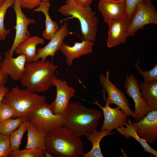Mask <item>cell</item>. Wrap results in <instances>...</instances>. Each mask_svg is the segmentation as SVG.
<instances>
[{
	"label": "cell",
	"instance_id": "obj_24",
	"mask_svg": "<svg viewBox=\"0 0 157 157\" xmlns=\"http://www.w3.org/2000/svg\"><path fill=\"white\" fill-rule=\"evenodd\" d=\"M115 132L108 131H98L97 130L87 135L88 140L92 144V148L88 152L84 154L83 157H103L100 147V143L102 139L105 136L113 134Z\"/></svg>",
	"mask_w": 157,
	"mask_h": 157
},
{
	"label": "cell",
	"instance_id": "obj_39",
	"mask_svg": "<svg viewBox=\"0 0 157 157\" xmlns=\"http://www.w3.org/2000/svg\"><path fill=\"white\" fill-rule=\"evenodd\" d=\"M2 60V57L1 54L0 52V62H1Z\"/></svg>",
	"mask_w": 157,
	"mask_h": 157
},
{
	"label": "cell",
	"instance_id": "obj_35",
	"mask_svg": "<svg viewBox=\"0 0 157 157\" xmlns=\"http://www.w3.org/2000/svg\"><path fill=\"white\" fill-rule=\"evenodd\" d=\"M76 3L78 5L84 8L90 7L92 0H74Z\"/></svg>",
	"mask_w": 157,
	"mask_h": 157
},
{
	"label": "cell",
	"instance_id": "obj_28",
	"mask_svg": "<svg viewBox=\"0 0 157 157\" xmlns=\"http://www.w3.org/2000/svg\"><path fill=\"white\" fill-rule=\"evenodd\" d=\"M10 157H44V150L34 148H26L12 151Z\"/></svg>",
	"mask_w": 157,
	"mask_h": 157
},
{
	"label": "cell",
	"instance_id": "obj_34",
	"mask_svg": "<svg viewBox=\"0 0 157 157\" xmlns=\"http://www.w3.org/2000/svg\"><path fill=\"white\" fill-rule=\"evenodd\" d=\"M9 90V88L4 84L0 85V104L3 98Z\"/></svg>",
	"mask_w": 157,
	"mask_h": 157
},
{
	"label": "cell",
	"instance_id": "obj_31",
	"mask_svg": "<svg viewBox=\"0 0 157 157\" xmlns=\"http://www.w3.org/2000/svg\"><path fill=\"white\" fill-rule=\"evenodd\" d=\"M15 115L14 108L11 106L1 102L0 104V122L6 119L13 118Z\"/></svg>",
	"mask_w": 157,
	"mask_h": 157
},
{
	"label": "cell",
	"instance_id": "obj_26",
	"mask_svg": "<svg viewBox=\"0 0 157 157\" xmlns=\"http://www.w3.org/2000/svg\"><path fill=\"white\" fill-rule=\"evenodd\" d=\"M14 0H5L0 7V41L4 40L9 34L11 30L6 29L4 26V20L8 10L13 7Z\"/></svg>",
	"mask_w": 157,
	"mask_h": 157
},
{
	"label": "cell",
	"instance_id": "obj_5",
	"mask_svg": "<svg viewBox=\"0 0 157 157\" xmlns=\"http://www.w3.org/2000/svg\"><path fill=\"white\" fill-rule=\"evenodd\" d=\"M58 11L63 15L78 19L80 22L81 34L83 40L94 42L95 41L99 19L95 13L89 7H82L74 0L61 6Z\"/></svg>",
	"mask_w": 157,
	"mask_h": 157
},
{
	"label": "cell",
	"instance_id": "obj_22",
	"mask_svg": "<svg viewBox=\"0 0 157 157\" xmlns=\"http://www.w3.org/2000/svg\"><path fill=\"white\" fill-rule=\"evenodd\" d=\"M131 119L129 118L127 124L125 126L122 125L116 129L122 135L127 139L131 137L133 138L138 142L143 147L144 151L152 154L157 157V151L151 147L146 141L140 137L137 134L135 129L132 124Z\"/></svg>",
	"mask_w": 157,
	"mask_h": 157
},
{
	"label": "cell",
	"instance_id": "obj_36",
	"mask_svg": "<svg viewBox=\"0 0 157 157\" xmlns=\"http://www.w3.org/2000/svg\"><path fill=\"white\" fill-rule=\"evenodd\" d=\"M9 76L0 70V85L4 84L8 78Z\"/></svg>",
	"mask_w": 157,
	"mask_h": 157
},
{
	"label": "cell",
	"instance_id": "obj_3",
	"mask_svg": "<svg viewBox=\"0 0 157 157\" xmlns=\"http://www.w3.org/2000/svg\"><path fill=\"white\" fill-rule=\"evenodd\" d=\"M44 150L58 157H79L84 154L80 137L63 126L46 135Z\"/></svg>",
	"mask_w": 157,
	"mask_h": 157
},
{
	"label": "cell",
	"instance_id": "obj_6",
	"mask_svg": "<svg viewBox=\"0 0 157 157\" xmlns=\"http://www.w3.org/2000/svg\"><path fill=\"white\" fill-rule=\"evenodd\" d=\"M46 102L37 108L31 115L28 121L35 128L46 135L63 126L62 114H53Z\"/></svg>",
	"mask_w": 157,
	"mask_h": 157
},
{
	"label": "cell",
	"instance_id": "obj_9",
	"mask_svg": "<svg viewBox=\"0 0 157 157\" xmlns=\"http://www.w3.org/2000/svg\"><path fill=\"white\" fill-rule=\"evenodd\" d=\"M124 86L126 93L134 101L135 110L133 117L135 121H138L151 110L141 95L138 81L133 74H126Z\"/></svg>",
	"mask_w": 157,
	"mask_h": 157
},
{
	"label": "cell",
	"instance_id": "obj_11",
	"mask_svg": "<svg viewBox=\"0 0 157 157\" xmlns=\"http://www.w3.org/2000/svg\"><path fill=\"white\" fill-rule=\"evenodd\" d=\"M137 134L149 144L157 140V110L151 111L142 119L132 122Z\"/></svg>",
	"mask_w": 157,
	"mask_h": 157
},
{
	"label": "cell",
	"instance_id": "obj_25",
	"mask_svg": "<svg viewBox=\"0 0 157 157\" xmlns=\"http://www.w3.org/2000/svg\"><path fill=\"white\" fill-rule=\"evenodd\" d=\"M30 123L28 121H24L17 129L10 135V146L12 151L19 150L23 136L26 131Z\"/></svg>",
	"mask_w": 157,
	"mask_h": 157
},
{
	"label": "cell",
	"instance_id": "obj_1",
	"mask_svg": "<svg viewBox=\"0 0 157 157\" xmlns=\"http://www.w3.org/2000/svg\"><path fill=\"white\" fill-rule=\"evenodd\" d=\"M62 115L63 126L79 137L97 130L102 117L100 111L88 108L80 102L69 103Z\"/></svg>",
	"mask_w": 157,
	"mask_h": 157
},
{
	"label": "cell",
	"instance_id": "obj_15",
	"mask_svg": "<svg viewBox=\"0 0 157 157\" xmlns=\"http://www.w3.org/2000/svg\"><path fill=\"white\" fill-rule=\"evenodd\" d=\"M98 8L104 21L108 24L125 19L126 0H99Z\"/></svg>",
	"mask_w": 157,
	"mask_h": 157
},
{
	"label": "cell",
	"instance_id": "obj_8",
	"mask_svg": "<svg viewBox=\"0 0 157 157\" xmlns=\"http://www.w3.org/2000/svg\"><path fill=\"white\" fill-rule=\"evenodd\" d=\"M110 72L106 71V76L101 74L99 81L103 90V97L109 105L114 104L128 116L133 117L134 112L129 107L127 99L123 92L109 80Z\"/></svg>",
	"mask_w": 157,
	"mask_h": 157
},
{
	"label": "cell",
	"instance_id": "obj_13",
	"mask_svg": "<svg viewBox=\"0 0 157 157\" xmlns=\"http://www.w3.org/2000/svg\"><path fill=\"white\" fill-rule=\"evenodd\" d=\"M56 90V97L49 104V108L54 114H62L69 104L71 98L75 96V89L69 86L65 80L56 78L54 82Z\"/></svg>",
	"mask_w": 157,
	"mask_h": 157
},
{
	"label": "cell",
	"instance_id": "obj_38",
	"mask_svg": "<svg viewBox=\"0 0 157 157\" xmlns=\"http://www.w3.org/2000/svg\"><path fill=\"white\" fill-rule=\"evenodd\" d=\"M5 0H0V7L4 2Z\"/></svg>",
	"mask_w": 157,
	"mask_h": 157
},
{
	"label": "cell",
	"instance_id": "obj_12",
	"mask_svg": "<svg viewBox=\"0 0 157 157\" xmlns=\"http://www.w3.org/2000/svg\"><path fill=\"white\" fill-rule=\"evenodd\" d=\"M94 99L95 101L92 103L98 106L102 110L104 115V123L100 131H111L121 125H126L128 119V116L123 110L118 107H111L105 100V106H103L95 98Z\"/></svg>",
	"mask_w": 157,
	"mask_h": 157
},
{
	"label": "cell",
	"instance_id": "obj_29",
	"mask_svg": "<svg viewBox=\"0 0 157 157\" xmlns=\"http://www.w3.org/2000/svg\"><path fill=\"white\" fill-rule=\"evenodd\" d=\"M12 151L10 136L0 134V157H9Z\"/></svg>",
	"mask_w": 157,
	"mask_h": 157
},
{
	"label": "cell",
	"instance_id": "obj_27",
	"mask_svg": "<svg viewBox=\"0 0 157 157\" xmlns=\"http://www.w3.org/2000/svg\"><path fill=\"white\" fill-rule=\"evenodd\" d=\"M24 121L22 118L18 117L15 119L9 118L2 121L0 122V134L10 136Z\"/></svg>",
	"mask_w": 157,
	"mask_h": 157
},
{
	"label": "cell",
	"instance_id": "obj_33",
	"mask_svg": "<svg viewBox=\"0 0 157 157\" xmlns=\"http://www.w3.org/2000/svg\"><path fill=\"white\" fill-rule=\"evenodd\" d=\"M50 0H20L22 8L34 9L38 7L42 1L49 2Z\"/></svg>",
	"mask_w": 157,
	"mask_h": 157
},
{
	"label": "cell",
	"instance_id": "obj_37",
	"mask_svg": "<svg viewBox=\"0 0 157 157\" xmlns=\"http://www.w3.org/2000/svg\"><path fill=\"white\" fill-rule=\"evenodd\" d=\"M44 151L45 157H53V156H52V155L50 153L45 150H44Z\"/></svg>",
	"mask_w": 157,
	"mask_h": 157
},
{
	"label": "cell",
	"instance_id": "obj_14",
	"mask_svg": "<svg viewBox=\"0 0 157 157\" xmlns=\"http://www.w3.org/2000/svg\"><path fill=\"white\" fill-rule=\"evenodd\" d=\"M71 34L68 24L64 22L46 45L37 49V54L34 61L38 59L45 60L48 56L53 57L56 53L60 50L65 38Z\"/></svg>",
	"mask_w": 157,
	"mask_h": 157
},
{
	"label": "cell",
	"instance_id": "obj_7",
	"mask_svg": "<svg viewBox=\"0 0 157 157\" xmlns=\"http://www.w3.org/2000/svg\"><path fill=\"white\" fill-rule=\"evenodd\" d=\"M157 24V11L151 0L139 2L128 24V37L133 35L147 24Z\"/></svg>",
	"mask_w": 157,
	"mask_h": 157
},
{
	"label": "cell",
	"instance_id": "obj_20",
	"mask_svg": "<svg viewBox=\"0 0 157 157\" xmlns=\"http://www.w3.org/2000/svg\"><path fill=\"white\" fill-rule=\"evenodd\" d=\"M50 5L49 2L42 1L38 7L33 10L34 12H42L44 14L45 28L42 32V36L44 39L49 40H51L59 28L58 24L53 21L50 16L49 12Z\"/></svg>",
	"mask_w": 157,
	"mask_h": 157
},
{
	"label": "cell",
	"instance_id": "obj_40",
	"mask_svg": "<svg viewBox=\"0 0 157 157\" xmlns=\"http://www.w3.org/2000/svg\"><path fill=\"white\" fill-rule=\"evenodd\" d=\"M72 0H66V3H67L70 1H72Z\"/></svg>",
	"mask_w": 157,
	"mask_h": 157
},
{
	"label": "cell",
	"instance_id": "obj_30",
	"mask_svg": "<svg viewBox=\"0 0 157 157\" xmlns=\"http://www.w3.org/2000/svg\"><path fill=\"white\" fill-rule=\"evenodd\" d=\"M138 62L135 65V67L139 72L142 75L144 82L147 83L154 80H157V64H156L153 68L149 71H144L140 68Z\"/></svg>",
	"mask_w": 157,
	"mask_h": 157
},
{
	"label": "cell",
	"instance_id": "obj_18",
	"mask_svg": "<svg viewBox=\"0 0 157 157\" xmlns=\"http://www.w3.org/2000/svg\"><path fill=\"white\" fill-rule=\"evenodd\" d=\"M108 25V47H114L126 42L128 37V23L125 19L111 22Z\"/></svg>",
	"mask_w": 157,
	"mask_h": 157
},
{
	"label": "cell",
	"instance_id": "obj_19",
	"mask_svg": "<svg viewBox=\"0 0 157 157\" xmlns=\"http://www.w3.org/2000/svg\"><path fill=\"white\" fill-rule=\"evenodd\" d=\"M44 39L34 35L21 42L15 49L14 52L19 55L24 54L26 57V63L33 62L36 56L37 46L44 43Z\"/></svg>",
	"mask_w": 157,
	"mask_h": 157
},
{
	"label": "cell",
	"instance_id": "obj_21",
	"mask_svg": "<svg viewBox=\"0 0 157 157\" xmlns=\"http://www.w3.org/2000/svg\"><path fill=\"white\" fill-rule=\"evenodd\" d=\"M141 95L151 111L157 110V80L139 85Z\"/></svg>",
	"mask_w": 157,
	"mask_h": 157
},
{
	"label": "cell",
	"instance_id": "obj_41",
	"mask_svg": "<svg viewBox=\"0 0 157 157\" xmlns=\"http://www.w3.org/2000/svg\"><path fill=\"white\" fill-rule=\"evenodd\" d=\"M1 62H0V70H1Z\"/></svg>",
	"mask_w": 157,
	"mask_h": 157
},
{
	"label": "cell",
	"instance_id": "obj_17",
	"mask_svg": "<svg viewBox=\"0 0 157 157\" xmlns=\"http://www.w3.org/2000/svg\"><path fill=\"white\" fill-rule=\"evenodd\" d=\"M94 44V42L85 40L80 42H76L72 46L64 43L60 51L65 56L66 63L69 66L72 65L74 59L92 53Z\"/></svg>",
	"mask_w": 157,
	"mask_h": 157
},
{
	"label": "cell",
	"instance_id": "obj_2",
	"mask_svg": "<svg viewBox=\"0 0 157 157\" xmlns=\"http://www.w3.org/2000/svg\"><path fill=\"white\" fill-rule=\"evenodd\" d=\"M58 66L49 60L38 59L26 63L20 80L22 85L29 91L44 92L54 86L57 78L55 72Z\"/></svg>",
	"mask_w": 157,
	"mask_h": 157
},
{
	"label": "cell",
	"instance_id": "obj_10",
	"mask_svg": "<svg viewBox=\"0 0 157 157\" xmlns=\"http://www.w3.org/2000/svg\"><path fill=\"white\" fill-rule=\"evenodd\" d=\"M16 15V25L15 38L13 44L8 51L9 53L13 56L15 50L22 42L31 37L28 27L31 24H35L36 21L33 18L27 17L22 10L20 0H14L13 6Z\"/></svg>",
	"mask_w": 157,
	"mask_h": 157
},
{
	"label": "cell",
	"instance_id": "obj_4",
	"mask_svg": "<svg viewBox=\"0 0 157 157\" xmlns=\"http://www.w3.org/2000/svg\"><path fill=\"white\" fill-rule=\"evenodd\" d=\"M46 98L18 86L13 87L3 98L1 102L12 106L15 111L13 118L19 117L28 120L33 112L46 102Z\"/></svg>",
	"mask_w": 157,
	"mask_h": 157
},
{
	"label": "cell",
	"instance_id": "obj_16",
	"mask_svg": "<svg viewBox=\"0 0 157 157\" xmlns=\"http://www.w3.org/2000/svg\"><path fill=\"white\" fill-rule=\"evenodd\" d=\"M4 59L1 62V69L15 81L20 80L25 70L26 63V57L24 54L13 57L8 53H5Z\"/></svg>",
	"mask_w": 157,
	"mask_h": 157
},
{
	"label": "cell",
	"instance_id": "obj_23",
	"mask_svg": "<svg viewBox=\"0 0 157 157\" xmlns=\"http://www.w3.org/2000/svg\"><path fill=\"white\" fill-rule=\"evenodd\" d=\"M27 142L26 148L37 149L44 150L46 134L35 128L30 123L27 130Z\"/></svg>",
	"mask_w": 157,
	"mask_h": 157
},
{
	"label": "cell",
	"instance_id": "obj_32",
	"mask_svg": "<svg viewBox=\"0 0 157 157\" xmlns=\"http://www.w3.org/2000/svg\"><path fill=\"white\" fill-rule=\"evenodd\" d=\"M146 0H126V15L125 19L128 24L137 6L140 2Z\"/></svg>",
	"mask_w": 157,
	"mask_h": 157
}]
</instances>
